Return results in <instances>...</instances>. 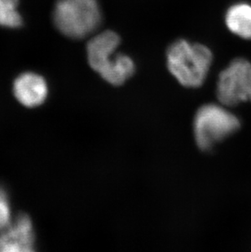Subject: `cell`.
<instances>
[{
	"instance_id": "1",
	"label": "cell",
	"mask_w": 251,
	"mask_h": 252,
	"mask_svg": "<svg viewBox=\"0 0 251 252\" xmlns=\"http://www.w3.org/2000/svg\"><path fill=\"white\" fill-rule=\"evenodd\" d=\"M120 37L114 31H106L91 38L87 46L88 60L93 70L114 86H121L135 73V63L128 56L115 53Z\"/></svg>"
},
{
	"instance_id": "2",
	"label": "cell",
	"mask_w": 251,
	"mask_h": 252,
	"mask_svg": "<svg viewBox=\"0 0 251 252\" xmlns=\"http://www.w3.org/2000/svg\"><path fill=\"white\" fill-rule=\"evenodd\" d=\"M212 59L207 47L184 39L174 42L166 53L169 71L186 88H199L204 84Z\"/></svg>"
},
{
	"instance_id": "3",
	"label": "cell",
	"mask_w": 251,
	"mask_h": 252,
	"mask_svg": "<svg viewBox=\"0 0 251 252\" xmlns=\"http://www.w3.org/2000/svg\"><path fill=\"white\" fill-rule=\"evenodd\" d=\"M101 19L97 0H58L53 11L57 30L73 39L92 34L100 27Z\"/></svg>"
},
{
	"instance_id": "4",
	"label": "cell",
	"mask_w": 251,
	"mask_h": 252,
	"mask_svg": "<svg viewBox=\"0 0 251 252\" xmlns=\"http://www.w3.org/2000/svg\"><path fill=\"white\" fill-rule=\"evenodd\" d=\"M240 127L239 119L222 104L202 105L193 119L195 141L203 151H210L216 144L236 133Z\"/></svg>"
},
{
	"instance_id": "5",
	"label": "cell",
	"mask_w": 251,
	"mask_h": 252,
	"mask_svg": "<svg viewBox=\"0 0 251 252\" xmlns=\"http://www.w3.org/2000/svg\"><path fill=\"white\" fill-rule=\"evenodd\" d=\"M216 93L219 101L226 107L251 103V62L244 58L231 62L220 74Z\"/></svg>"
},
{
	"instance_id": "6",
	"label": "cell",
	"mask_w": 251,
	"mask_h": 252,
	"mask_svg": "<svg viewBox=\"0 0 251 252\" xmlns=\"http://www.w3.org/2000/svg\"><path fill=\"white\" fill-rule=\"evenodd\" d=\"M34 243L33 223L26 214L19 215L0 233V252H34Z\"/></svg>"
},
{
	"instance_id": "7",
	"label": "cell",
	"mask_w": 251,
	"mask_h": 252,
	"mask_svg": "<svg viewBox=\"0 0 251 252\" xmlns=\"http://www.w3.org/2000/svg\"><path fill=\"white\" fill-rule=\"evenodd\" d=\"M15 97L26 107L42 105L48 95V86L39 74L26 72L17 77L13 84Z\"/></svg>"
},
{
	"instance_id": "8",
	"label": "cell",
	"mask_w": 251,
	"mask_h": 252,
	"mask_svg": "<svg viewBox=\"0 0 251 252\" xmlns=\"http://www.w3.org/2000/svg\"><path fill=\"white\" fill-rule=\"evenodd\" d=\"M227 29L235 35L243 39H251V4L248 2L235 3L225 15Z\"/></svg>"
},
{
	"instance_id": "9",
	"label": "cell",
	"mask_w": 251,
	"mask_h": 252,
	"mask_svg": "<svg viewBox=\"0 0 251 252\" xmlns=\"http://www.w3.org/2000/svg\"><path fill=\"white\" fill-rule=\"evenodd\" d=\"M19 0H0V27L17 28L22 24L18 12Z\"/></svg>"
},
{
	"instance_id": "10",
	"label": "cell",
	"mask_w": 251,
	"mask_h": 252,
	"mask_svg": "<svg viewBox=\"0 0 251 252\" xmlns=\"http://www.w3.org/2000/svg\"><path fill=\"white\" fill-rule=\"evenodd\" d=\"M12 223L9 198L4 189L0 186V230L7 228Z\"/></svg>"
}]
</instances>
